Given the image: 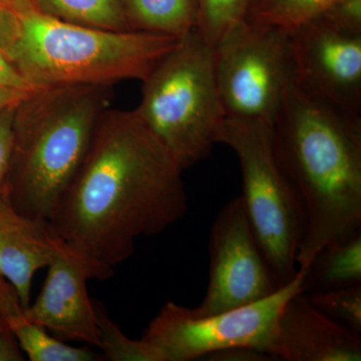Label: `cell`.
<instances>
[{"mask_svg": "<svg viewBox=\"0 0 361 361\" xmlns=\"http://www.w3.org/2000/svg\"><path fill=\"white\" fill-rule=\"evenodd\" d=\"M183 171L134 111L108 109L47 223L68 245L114 269L140 239L186 215Z\"/></svg>", "mask_w": 361, "mask_h": 361, "instance_id": "6da1fadb", "label": "cell"}, {"mask_svg": "<svg viewBox=\"0 0 361 361\" xmlns=\"http://www.w3.org/2000/svg\"><path fill=\"white\" fill-rule=\"evenodd\" d=\"M271 128L278 164L305 210L297 254V267L304 269L322 247L361 232L360 114L295 82Z\"/></svg>", "mask_w": 361, "mask_h": 361, "instance_id": "7a4b0ae2", "label": "cell"}, {"mask_svg": "<svg viewBox=\"0 0 361 361\" xmlns=\"http://www.w3.org/2000/svg\"><path fill=\"white\" fill-rule=\"evenodd\" d=\"M113 87H35L16 106L2 192L18 212L47 222L84 161Z\"/></svg>", "mask_w": 361, "mask_h": 361, "instance_id": "3957f363", "label": "cell"}, {"mask_svg": "<svg viewBox=\"0 0 361 361\" xmlns=\"http://www.w3.org/2000/svg\"><path fill=\"white\" fill-rule=\"evenodd\" d=\"M18 14L20 37L11 59L37 87L142 82L179 40L160 33L73 25L35 7Z\"/></svg>", "mask_w": 361, "mask_h": 361, "instance_id": "277c9868", "label": "cell"}, {"mask_svg": "<svg viewBox=\"0 0 361 361\" xmlns=\"http://www.w3.org/2000/svg\"><path fill=\"white\" fill-rule=\"evenodd\" d=\"M135 115L183 170L210 155L225 118L214 47L198 30L183 35L142 80Z\"/></svg>", "mask_w": 361, "mask_h": 361, "instance_id": "5b68a950", "label": "cell"}, {"mask_svg": "<svg viewBox=\"0 0 361 361\" xmlns=\"http://www.w3.org/2000/svg\"><path fill=\"white\" fill-rule=\"evenodd\" d=\"M271 127L261 121L225 116L216 144L229 147L238 158L243 183L240 197L275 283L282 288L298 273L306 214L298 192L278 164Z\"/></svg>", "mask_w": 361, "mask_h": 361, "instance_id": "8992f818", "label": "cell"}, {"mask_svg": "<svg viewBox=\"0 0 361 361\" xmlns=\"http://www.w3.org/2000/svg\"><path fill=\"white\" fill-rule=\"evenodd\" d=\"M214 61L226 118L272 126L297 78L290 33L245 18L214 47Z\"/></svg>", "mask_w": 361, "mask_h": 361, "instance_id": "52a82bcc", "label": "cell"}, {"mask_svg": "<svg viewBox=\"0 0 361 361\" xmlns=\"http://www.w3.org/2000/svg\"><path fill=\"white\" fill-rule=\"evenodd\" d=\"M302 271L293 281L257 302L211 315L169 301L149 323L142 338L161 351L165 361L204 360L224 349L245 346L264 351L285 303L302 292Z\"/></svg>", "mask_w": 361, "mask_h": 361, "instance_id": "ba28073f", "label": "cell"}, {"mask_svg": "<svg viewBox=\"0 0 361 361\" xmlns=\"http://www.w3.org/2000/svg\"><path fill=\"white\" fill-rule=\"evenodd\" d=\"M209 282L195 314L211 315L257 302L278 290L241 197L225 204L209 241Z\"/></svg>", "mask_w": 361, "mask_h": 361, "instance_id": "9c48e42d", "label": "cell"}, {"mask_svg": "<svg viewBox=\"0 0 361 361\" xmlns=\"http://www.w3.org/2000/svg\"><path fill=\"white\" fill-rule=\"evenodd\" d=\"M44 286L35 302L25 307L30 319L59 341H75L99 348L94 302L87 293L89 280H106L113 268L97 262L63 240L47 266Z\"/></svg>", "mask_w": 361, "mask_h": 361, "instance_id": "30bf717a", "label": "cell"}, {"mask_svg": "<svg viewBox=\"0 0 361 361\" xmlns=\"http://www.w3.org/2000/svg\"><path fill=\"white\" fill-rule=\"evenodd\" d=\"M296 82L345 110L360 114L361 33L319 20L292 33Z\"/></svg>", "mask_w": 361, "mask_h": 361, "instance_id": "8fae6325", "label": "cell"}, {"mask_svg": "<svg viewBox=\"0 0 361 361\" xmlns=\"http://www.w3.org/2000/svg\"><path fill=\"white\" fill-rule=\"evenodd\" d=\"M267 353L274 360L360 361L361 336L316 310L299 292L278 316Z\"/></svg>", "mask_w": 361, "mask_h": 361, "instance_id": "7c38bea8", "label": "cell"}, {"mask_svg": "<svg viewBox=\"0 0 361 361\" xmlns=\"http://www.w3.org/2000/svg\"><path fill=\"white\" fill-rule=\"evenodd\" d=\"M63 243L49 223L18 212L0 191V275L25 307L30 303L33 277L49 266Z\"/></svg>", "mask_w": 361, "mask_h": 361, "instance_id": "4fadbf2b", "label": "cell"}, {"mask_svg": "<svg viewBox=\"0 0 361 361\" xmlns=\"http://www.w3.org/2000/svg\"><path fill=\"white\" fill-rule=\"evenodd\" d=\"M0 320L20 342L30 361L104 360L90 348H75L51 336L47 330L35 324L25 312L18 292L0 275Z\"/></svg>", "mask_w": 361, "mask_h": 361, "instance_id": "5bb4252c", "label": "cell"}, {"mask_svg": "<svg viewBox=\"0 0 361 361\" xmlns=\"http://www.w3.org/2000/svg\"><path fill=\"white\" fill-rule=\"evenodd\" d=\"M302 271L303 293L361 285V232L322 247Z\"/></svg>", "mask_w": 361, "mask_h": 361, "instance_id": "9a60e30c", "label": "cell"}, {"mask_svg": "<svg viewBox=\"0 0 361 361\" xmlns=\"http://www.w3.org/2000/svg\"><path fill=\"white\" fill-rule=\"evenodd\" d=\"M133 30L178 39L198 26L197 0H122Z\"/></svg>", "mask_w": 361, "mask_h": 361, "instance_id": "2e32d148", "label": "cell"}, {"mask_svg": "<svg viewBox=\"0 0 361 361\" xmlns=\"http://www.w3.org/2000/svg\"><path fill=\"white\" fill-rule=\"evenodd\" d=\"M39 13L56 20L113 32H130L122 0H32Z\"/></svg>", "mask_w": 361, "mask_h": 361, "instance_id": "e0dca14e", "label": "cell"}, {"mask_svg": "<svg viewBox=\"0 0 361 361\" xmlns=\"http://www.w3.org/2000/svg\"><path fill=\"white\" fill-rule=\"evenodd\" d=\"M341 0H253L246 20L293 33L322 18Z\"/></svg>", "mask_w": 361, "mask_h": 361, "instance_id": "ac0fdd59", "label": "cell"}, {"mask_svg": "<svg viewBox=\"0 0 361 361\" xmlns=\"http://www.w3.org/2000/svg\"><path fill=\"white\" fill-rule=\"evenodd\" d=\"M97 326L99 331V348L104 360L111 361H165L164 355L153 344L145 339L130 338L123 334L109 316L103 304L94 301Z\"/></svg>", "mask_w": 361, "mask_h": 361, "instance_id": "d6986e66", "label": "cell"}, {"mask_svg": "<svg viewBox=\"0 0 361 361\" xmlns=\"http://www.w3.org/2000/svg\"><path fill=\"white\" fill-rule=\"evenodd\" d=\"M197 30L207 44L215 47L234 26L245 20L253 0H197Z\"/></svg>", "mask_w": 361, "mask_h": 361, "instance_id": "ffe728a7", "label": "cell"}, {"mask_svg": "<svg viewBox=\"0 0 361 361\" xmlns=\"http://www.w3.org/2000/svg\"><path fill=\"white\" fill-rule=\"evenodd\" d=\"M305 294L316 310L361 336V285Z\"/></svg>", "mask_w": 361, "mask_h": 361, "instance_id": "44dd1931", "label": "cell"}, {"mask_svg": "<svg viewBox=\"0 0 361 361\" xmlns=\"http://www.w3.org/2000/svg\"><path fill=\"white\" fill-rule=\"evenodd\" d=\"M322 18L341 30L361 33V0H341Z\"/></svg>", "mask_w": 361, "mask_h": 361, "instance_id": "7402d4cb", "label": "cell"}, {"mask_svg": "<svg viewBox=\"0 0 361 361\" xmlns=\"http://www.w3.org/2000/svg\"><path fill=\"white\" fill-rule=\"evenodd\" d=\"M20 32V14L0 6V51L11 59Z\"/></svg>", "mask_w": 361, "mask_h": 361, "instance_id": "603a6c76", "label": "cell"}, {"mask_svg": "<svg viewBox=\"0 0 361 361\" xmlns=\"http://www.w3.org/2000/svg\"><path fill=\"white\" fill-rule=\"evenodd\" d=\"M16 106L9 108L0 115V190L8 169L13 145V125Z\"/></svg>", "mask_w": 361, "mask_h": 361, "instance_id": "cb8c5ba5", "label": "cell"}, {"mask_svg": "<svg viewBox=\"0 0 361 361\" xmlns=\"http://www.w3.org/2000/svg\"><path fill=\"white\" fill-rule=\"evenodd\" d=\"M203 360L211 361H271L274 360L264 351L257 350L255 348L238 346L216 351L207 355Z\"/></svg>", "mask_w": 361, "mask_h": 361, "instance_id": "d4e9b609", "label": "cell"}, {"mask_svg": "<svg viewBox=\"0 0 361 361\" xmlns=\"http://www.w3.org/2000/svg\"><path fill=\"white\" fill-rule=\"evenodd\" d=\"M0 87H13V89H35L32 85L23 77L13 59L0 51Z\"/></svg>", "mask_w": 361, "mask_h": 361, "instance_id": "484cf974", "label": "cell"}, {"mask_svg": "<svg viewBox=\"0 0 361 361\" xmlns=\"http://www.w3.org/2000/svg\"><path fill=\"white\" fill-rule=\"evenodd\" d=\"M25 355L16 337L6 329H0V361H23Z\"/></svg>", "mask_w": 361, "mask_h": 361, "instance_id": "4316f807", "label": "cell"}, {"mask_svg": "<svg viewBox=\"0 0 361 361\" xmlns=\"http://www.w3.org/2000/svg\"><path fill=\"white\" fill-rule=\"evenodd\" d=\"M35 89L23 90L13 87H0V115L9 108L18 106Z\"/></svg>", "mask_w": 361, "mask_h": 361, "instance_id": "83f0119b", "label": "cell"}, {"mask_svg": "<svg viewBox=\"0 0 361 361\" xmlns=\"http://www.w3.org/2000/svg\"><path fill=\"white\" fill-rule=\"evenodd\" d=\"M0 6H6L16 13H20L32 8L33 4L32 0H0Z\"/></svg>", "mask_w": 361, "mask_h": 361, "instance_id": "f1b7e54d", "label": "cell"}, {"mask_svg": "<svg viewBox=\"0 0 361 361\" xmlns=\"http://www.w3.org/2000/svg\"><path fill=\"white\" fill-rule=\"evenodd\" d=\"M2 327H4V324L2 323L1 320H0V329H2Z\"/></svg>", "mask_w": 361, "mask_h": 361, "instance_id": "f546056e", "label": "cell"}]
</instances>
